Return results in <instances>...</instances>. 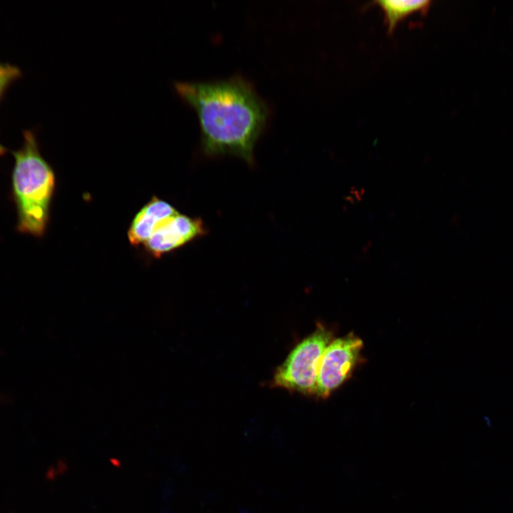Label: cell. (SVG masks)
<instances>
[{
	"mask_svg": "<svg viewBox=\"0 0 513 513\" xmlns=\"http://www.w3.org/2000/svg\"><path fill=\"white\" fill-rule=\"evenodd\" d=\"M174 86L197 113L206 155H233L253 163L254 145L269 110L248 81L237 76L212 82L177 81Z\"/></svg>",
	"mask_w": 513,
	"mask_h": 513,
	"instance_id": "1",
	"label": "cell"
},
{
	"mask_svg": "<svg viewBox=\"0 0 513 513\" xmlns=\"http://www.w3.org/2000/svg\"><path fill=\"white\" fill-rule=\"evenodd\" d=\"M22 145L11 151V196L16 215V229L35 237L44 235L56 186L54 172L42 156L36 134L23 132Z\"/></svg>",
	"mask_w": 513,
	"mask_h": 513,
	"instance_id": "2",
	"label": "cell"
},
{
	"mask_svg": "<svg viewBox=\"0 0 513 513\" xmlns=\"http://www.w3.org/2000/svg\"><path fill=\"white\" fill-rule=\"evenodd\" d=\"M333 340V332L318 324L311 334L292 349L276 368L272 386L306 395H314L321 358Z\"/></svg>",
	"mask_w": 513,
	"mask_h": 513,
	"instance_id": "3",
	"label": "cell"
},
{
	"mask_svg": "<svg viewBox=\"0 0 513 513\" xmlns=\"http://www.w3.org/2000/svg\"><path fill=\"white\" fill-rule=\"evenodd\" d=\"M363 347L362 340L352 333L330 343L321 360L316 397L327 398L348 378L360 360Z\"/></svg>",
	"mask_w": 513,
	"mask_h": 513,
	"instance_id": "4",
	"label": "cell"
},
{
	"mask_svg": "<svg viewBox=\"0 0 513 513\" xmlns=\"http://www.w3.org/2000/svg\"><path fill=\"white\" fill-rule=\"evenodd\" d=\"M204 234L200 219L178 213L156 229L143 245L152 256L160 257Z\"/></svg>",
	"mask_w": 513,
	"mask_h": 513,
	"instance_id": "5",
	"label": "cell"
},
{
	"mask_svg": "<svg viewBox=\"0 0 513 513\" xmlns=\"http://www.w3.org/2000/svg\"><path fill=\"white\" fill-rule=\"evenodd\" d=\"M179 212L168 202L154 197L135 215L128 232L132 245H143L154 231Z\"/></svg>",
	"mask_w": 513,
	"mask_h": 513,
	"instance_id": "6",
	"label": "cell"
},
{
	"mask_svg": "<svg viewBox=\"0 0 513 513\" xmlns=\"http://www.w3.org/2000/svg\"><path fill=\"white\" fill-rule=\"evenodd\" d=\"M430 1H374L383 11L387 31L389 35L394 32L398 24L407 16L416 13L426 14L430 6Z\"/></svg>",
	"mask_w": 513,
	"mask_h": 513,
	"instance_id": "7",
	"label": "cell"
},
{
	"mask_svg": "<svg viewBox=\"0 0 513 513\" xmlns=\"http://www.w3.org/2000/svg\"><path fill=\"white\" fill-rule=\"evenodd\" d=\"M21 76L22 72L18 66L0 62V103L9 87ZM6 152V148L0 143V156L4 155Z\"/></svg>",
	"mask_w": 513,
	"mask_h": 513,
	"instance_id": "8",
	"label": "cell"
}]
</instances>
